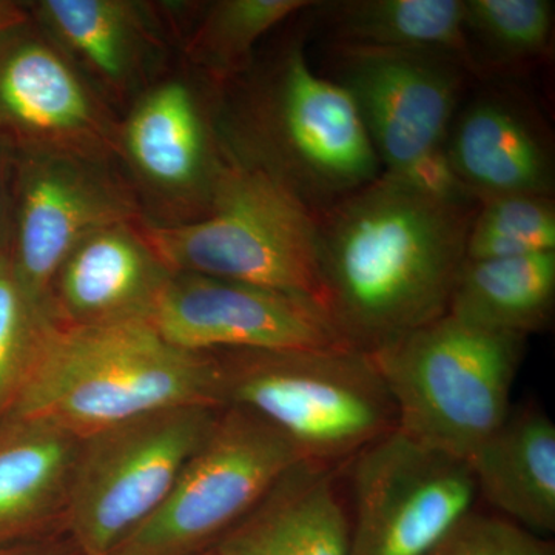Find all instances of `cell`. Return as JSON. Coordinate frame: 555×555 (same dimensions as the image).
<instances>
[{
  "label": "cell",
  "mask_w": 555,
  "mask_h": 555,
  "mask_svg": "<svg viewBox=\"0 0 555 555\" xmlns=\"http://www.w3.org/2000/svg\"><path fill=\"white\" fill-rule=\"evenodd\" d=\"M318 217L328 320L347 345L375 352L448 313L466 261V198L382 173Z\"/></svg>",
  "instance_id": "1"
},
{
  "label": "cell",
  "mask_w": 555,
  "mask_h": 555,
  "mask_svg": "<svg viewBox=\"0 0 555 555\" xmlns=\"http://www.w3.org/2000/svg\"><path fill=\"white\" fill-rule=\"evenodd\" d=\"M224 393V366L217 352L179 349L149 321L75 327L49 323L3 420H42L83 438L160 409L225 408Z\"/></svg>",
  "instance_id": "2"
},
{
  "label": "cell",
  "mask_w": 555,
  "mask_h": 555,
  "mask_svg": "<svg viewBox=\"0 0 555 555\" xmlns=\"http://www.w3.org/2000/svg\"><path fill=\"white\" fill-rule=\"evenodd\" d=\"M221 126L238 158L269 171L317 215L383 173L352 96L310 67L301 43L222 90Z\"/></svg>",
  "instance_id": "3"
},
{
  "label": "cell",
  "mask_w": 555,
  "mask_h": 555,
  "mask_svg": "<svg viewBox=\"0 0 555 555\" xmlns=\"http://www.w3.org/2000/svg\"><path fill=\"white\" fill-rule=\"evenodd\" d=\"M225 406L246 409L306 462L339 467L397 429L374 357L356 347L221 350Z\"/></svg>",
  "instance_id": "4"
},
{
  "label": "cell",
  "mask_w": 555,
  "mask_h": 555,
  "mask_svg": "<svg viewBox=\"0 0 555 555\" xmlns=\"http://www.w3.org/2000/svg\"><path fill=\"white\" fill-rule=\"evenodd\" d=\"M141 230L173 273L272 288L308 299L327 315L315 211L269 171L233 152L207 217L167 228L142 221Z\"/></svg>",
  "instance_id": "5"
},
{
  "label": "cell",
  "mask_w": 555,
  "mask_h": 555,
  "mask_svg": "<svg viewBox=\"0 0 555 555\" xmlns=\"http://www.w3.org/2000/svg\"><path fill=\"white\" fill-rule=\"evenodd\" d=\"M525 339L447 313L372 352L396 404L397 429L467 462L513 409Z\"/></svg>",
  "instance_id": "6"
},
{
  "label": "cell",
  "mask_w": 555,
  "mask_h": 555,
  "mask_svg": "<svg viewBox=\"0 0 555 555\" xmlns=\"http://www.w3.org/2000/svg\"><path fill=\"white\" fill-rule=\"evenodd\" d=\"M222 90L173 62L122 113L115 163L149 224L207 217L230 147L221 126Z\"/></svg>",
  "instance_id": "7"
},
{
  "label": "cell",
  "mask_w": 555,
  "mask_h": 555,
  "mask_svg": "<svg viewBox=\"0 0 555 555\" xmlns=\"http://www.w3.org/2000/svg\"><path fill=\"white\" fill-rule=\"evenodd\" d=\"M222 409H160L80 438L65 505L80 553L112 554L158 509Z\"/></svg>",
  "instance_id": "8"
},
{
  "label": "cell",
  "mask_w": 555,
  "mask_h": 555,
  "mask_svg": "<svg viewBox=\"0 0 555 555\" xmlns=\"http://www.w3.org/2000/svg\"><path fill=\"white\" fill-rule=\"evenodd\" d=\"M302 462L283 434L225 406L158 509L109 555H196L211 550Z\"/></svg>",
  "instance_id": "9"
},
{
  "label": "cell",
  "mask_w": 555,
  "mask_h": 555,
  "mask_svg": "<svg viewBox=\"0 0 555 555\" xmlns=\"http://www.w3.org/2000/svg\"><path fill=\"white\" fill-rule=\"evenodd\" d=\"M335 57V80L356 102L383 173L449 198H469L447 160L462 89L459 61L345 43H338Z\"/></svg>",
  "instance_id": "10"
},
{
  "label": "cell",
  "mask_w": 555,
  "mask_h": 555,
  "mask_svg": "<svg viewBox=\"0 0 555 555\" xmlns=\"http://www.w3.org/2000/svg\"><path fill=\"white\" fill-rule=\"evenodd\" d=\"M349 555H426L478 499L466 460L396 429L346 463Z\"/></svg>",
  "instance_id": "11"
},
{
  "label": "cell",
  "mask_w": 555,
  "mask_h": 555,
  "mask_svg": "<svg viewBox=\"0 0 555 555\" xmlns=\"http://www.w3.org/2000/svg\"><path fill=\"white\" fill-rule=\"evenodd\" d=\"M141 221V208L115 160L17 156L9 259L43 315L51 278L79 241L108 225Z\"/></svg>",
  "instance_id": "12"
},
{
  "label": "cell",
  "mask_w": 555,
  "mask_h": 555,
  "mask_svg": "<svg viewBox=\"0 0 555 555\" xmlns=\"http://www.w3.org/2000/svg\"><path fill=\"white\" fill-rule=\"evenodd\" d=\"M118 124L30 16L0 31L2 147L16 156L115 160Z\"/></svg>",
  "instance_id": "13"
},
{
  "label": "cell",
  "mask_w": 555,
  "mask_h": 555,
  "mask_svg": "<svg viewBox=\"0 0 555 555\" xmlns=\"http://www.w3.org/2000/svg\"><path fill=\"white\" fill-rule=\"evenodd\" d=\"M149 323L190 352L352 347L308 299L201 273H171Z\"/></svg>",
  "instance_id": "14"
},
{
  "label": "cell",
  "mask_w": 555,
  "mask_h": 555,
  "mask_svg": "<svg viewBox=\"0 0 555 555\" xmlns=\"http://www.w3.org/2000/svg\"><path fill=\"white\" fill-rule=\"evenodd\" d=\"M25 9L118 118L178 57L169 2L35 0Z\"/></svg>",
  "instance_id": "15"
},
{
  "label": "cell",
  "mask_w": 555,
  "mask_h": 555,
  "mask_svg": "<svg viewBox=\"0 0 555 555\" xmlns=\"http://www.w3.org/2000/svg\"><path fill=\"white\" fill-rule=\"evenodd\" d=\"M141 222L98 230L68 251L47 295L51 324L104 326L150 320L173 272L145 240Z\"/></svg>",
  "instance_id": "16"
},
{
  "label": "cell",
  "mask_w": 555,
  "mask_h": 555,
  "mask_svg": "<svg viewBox=\"0 0 555 555\" xmlns=\"http://www.w3.org/2000/svg\"><path fill=\"white\" fill-rule=\"evenodd\" d=\"M211 550L217 555H349L350 516L339 492V467L298 462Z\"/></svg>",
  "instance_id": "17"
},
{
  "label": "cell",
  "mask_w": 555,
  "mask_h": 555,
  "mask_svg": "<svg viewBox=\"0 0 555 555\" xmlns=\"http://www.w3.org/2000/svg\"><path fill=\"white\" fill-rule=\"evenodd\" d=\"M447 160L467 196H550V150L520 109L496 98L473 102L449 131Z\"/></svg>",
  "instance_id": "18"
},
{
  "label": "cell",
  "mask_w": 555,
  "mask_h": 555,
  "mask_svg": "<svg viewBox=\"0 0 555 555\" xmlns=\"http://www.w3.org/2000/svg\"><path fill=\"white\" fill-rule=\"evenodd\" d=\"M477 494L528 532L555 531V425L542 409H511L505 422L467 459Z\"/></svg>",
  "instance_id": "19"
},
{
  "label": "cell",
  "mask_w": 555,
  "mask_h": 555,
  "mask_svg": "<svg viewBox=\"0 0 555 555\" xmlns=\"http://www.w3.org/2000/svg\"><path fill=\"white\" fill-rule=\"evenodd\" d=\"M80 438L42 420L0 423V543L67 505Z\"/></svg>",
  "instance_id": "20"
},
{
  "label": "cell",
  "mask_w": 555,
  "mask_h": 555,
  "mask_svg": "<svg viewBox=\"0 0 555 555\" xmlns=\"http://www.w3.org/2000/svg\"><path fill=\"white\" fill-rule=\"evenodd\" d=\"M555 301V251L465 261L448 315L469 326L518 335L550 324Z\"/></svg>",
  "instance_id": "21"
},
{
  "label": "cell",
  "mask_w": 555,
  "mask_h": 555,
  "mask_svg": "<svg viewBox=\"0 0 555 555\" xmlns=\"http://www.w3.org/2000/svg\"><path fill=\"white\" fill-rule=\"evenodd\" d=\"M313 5L306 0L185 2L178 56L224 90L254 67L259 40L288 17Z\"/></svg>",
  "instance_id": "22"
},
{
  "label": "cell",
  "mask_w": 555,
  "mask_h": 555,
  "mask_svg": "<svg viewBox=\"0 0 555 555\" xmlns=\"http://www.w3.org/2000/svg\"><path fill=\"white\" fill-rule=\"evenodd\" d=\"M338 43L429 51L470 64L465 0H352L334 9Z\"/></svg>",
  "instance_id": "23"
},
{
  "label": "cell",
  "mask_w": 555,
  "mask_h": 555,
  "mask_svg": "<svg viewBox=\"0 0 555 555\" xmlns=\"http://www.w3.org/2000/svg\"><path fill=\"white\" fill-rule=\"evenodd\" d=\"M555 251V207L551 196H506L481 203L470 221L467 261Z\"/></svg>",
  "instance_id": "24"
},
{
  "label": "cell",
  "mask_w": 555,
  "mask_h": 555,
  "mask_svg": "<svg viewBox=\"0 0 555 555\" xmlns=\"http://www.w3.org/2000/svg\"><path fill=\"white\" fill-rule=\"evenodd\" d=\"M554 3L547 0H465L466 33L499 60L520 61L550 49Z\"/></svg>",
  "instance_id": "25"
},
{
  "label": "cell",
  "mask_w": 555,
  "mask_h": 555,
  "mask_svg": "<svg viewBox=\"0 0 555 555\" xmlns=\"http://www.w3.org/2000/svg\"><path fill=\"white\" fill-rule=\"evenodd\" d=\"M49 323L25 294L9 257L0 258V422L20 396Z\"/></svg>",
  "instance_id": "26"
},
{
  "label": "cell",
  "mask_w": 555,
  "mask_h": 555,
  "mask_svg": "<svg viewBox=\"0 0 555 555\" xmlns=\"http://www.w3.org/2000/svg\"><path fill=\"white\" fill-rule=\"evenodd\" d=\"M426 555H555V547L506 518L473 509Z\"/></svg>",
  "instance_id": "27"
},
{
  "label": "cell",
  "mask_w": 555,
  "mask_h": 555,
  "mask_svg": "<svg viewBox=\"0 0 555 555\" xmlns=\"http://www.w3.org/2000/svg\"><path fill=\"white\" fill-rule=\"evenodd\" d=\"M17 156L0 145V258L9 257L16 196Z\"/></svg>",
  "instance_id": "28"
},
{
  "label": "cell",
  "mask_w": 555,
  "mask_h": 555,
  "mask_svg": "<svg viewBox=\"0 0 555 555\" xmlns=\"http://www.w3.org/2000/svg\"><path fill=\"white\" fill-rule=\"evenodd\" d=\"M28 13L25 9V2H11L7 0L0 9V31L11 27V25L17 24V22L27 20Z\"/></svg>",
  "instance_id": "29"
},
{
  "label": "cell",
  "mask_w": 555,
  "mask_h": 555,
  "mask_svg": "<svg viewBox=\"0 0 555 555\" xmlns=\"http://www.w3.org/2000/svg\"><path fill=\"white\" fill-rule=\"evenodd\" d=\"M0 555H51L47 553H40V551H5V553H0Z\"/></svg>",
  "instance_id": "30"
},
{
  "label": "cell",
  "mask_w": 555,
  "mask_h": 555,
  "mask_svg": "<svg viewBox=\"0 0 555 555\" xmlns=\"http://www.w3.org/2000/svg\"><path fill=\"white\" fill-rule=\"evenodd\" d=\"M196 555H217L214 550L204 551V553L196 554Z\"/></svg>",
  "instance_id": "31"
},
{
  "label": "cell",
  "mask_w": 555,
  "mask_h": 555,
  "mask_svg": "<svg viewBox=\"0 0 555 555\" xmlns=\"http://www.w3.org/2000/svg\"><path fill=\"white\" fill-rule=\"evenodd\" d=\"M5 2H7V0H0V9H2L3 3H5Z\"/></svg>",
  "instance_id": "32"
}]
</instances>
